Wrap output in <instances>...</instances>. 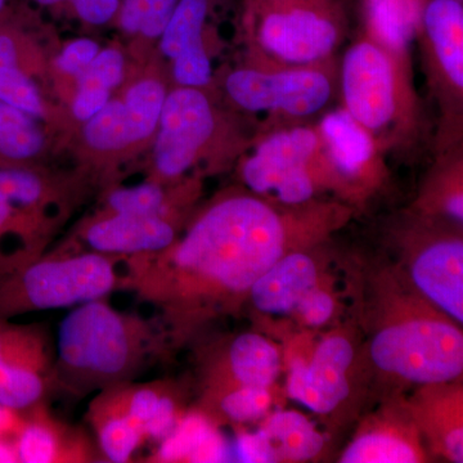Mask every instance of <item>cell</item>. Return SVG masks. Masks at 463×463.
<instances>
[{"label":"cell","mask_w":463,"mask_h":463,"mask_svg":"<svg viewBox=\"0 0 463 463\" xmlns=\"http://www.w3.org/2000/svg\"><path fill=\"white\" fill-rule=\"evenodd\" d=\"M53 392L50 374L32 368L0 365V404L21 413L44 403Z\"/></svg>","instance_id":"obj_31"},{"label":"cell","mask_w":463,"mask_h":463,"mask_svg":"<svg viewBox=\"0 0 463 463\" xmlns=\"http://www.w3.org/2000/svg\"><path fill=\"white\" fill-rule=\"evenodd\" d=\"M50 147L44 123L0 100V167L43 166Z\"/></svg>","instance_id":"obj_21"},{"label":"cell","mask_w":463,"mask_h":463,"mask_svg":"<svg viewBox=\"0 0 463 463\" xmlns=\"http://www.w3.org/2000/svg\"><path fill=\"white\" fill-rule=\"evenodd\" d=\"M94 397L138 423L146 437L164 440L178 425L175 399L163 383H118L100 390Z\"/></svg>","instance_id":"obj_14"},{"label":"cell","mask_w":463,"mask_h":463,"mask_svg":"<svg viewBox=\"0 0 463 463\" xmlns=\"http://www.w3.org/2000/svg\"><path fill=\"white\" fill-rule=\"evenodd\" d=\"M20 420V413L14 412L0 404V438L14 437Z\"/></svg>","instance_id":"obj_41"},{"label":"cell","mask_w":463,"mask_h":463,"mask_svg":"<svg viewBox=\"0 0 463 463\" xmlns=\"http://www.w3.org/2000/svg\"><path fill=\"white\" fill-rule=\"evenodd\" d=\"M371 356L381 370L413 383H447L462 373L463 337L444 322L401 323L379 332Z\"/></svg>","instance_id":"obj_8"},{"label":"cell","mask_w":463,"mask_h":463,"mask_svg":"<svg viewBox=\"0 0 463 463\" xmlns=\"http://www.w3.org/2000/svg\"><path fill=\"white\" fill-rule=\"evenodd\" d=\"M222 112L207 90L167 91L147 166L148 181L176 183L214 154L223 133Z\"/></svg>","instance_id":"obj_7"},{"label":"cell","mask_w":463,"mask_h":463,"mask_svg":"<svg viewBox=\"0 0 463 463\" xmlns=\"http://www.w3.org/2000/svg\"><path fill=\"white\" fill-rule=\"evenodd\" d=\"M14 434L18 461L23 463L94 462L100 458L84 432L54 419L44 403L20 413Z\"/></svg>","instance_id":"obj_13"},{"label":"cell","mask_w":463,"mask_h":463,"mask_svg":"<svg viewBox=\"0 0 463 463\" xmlns=\"http://www.w3.org/2000/svg\"><path fill=\"white\" fill-rule=\"evenodd\" d=\"M317 132L322 149L343 175H359L376 158V137L345 109L328 112Z\"/></svg>","instance_id":"obj_18"},{"label":"cell","mask_w":463,"mask_h":463,"mask_svg":"<svg viewBox=\"0 0 463 463\" xmlns=\"http://www.w3.org/2000/svg\"><path fill=\"white\" fill-rule=\"evenodd\" d=\"M321 149L318 132L312 128L291 127L264 137L243 160L241 173L250 190L276 192L288 205L306 203L315 194L310 163Z\"/></svg>","instance_id":"obj_10"},{"label":"cell","mask_w":463,"mask_h":463,"mask_svg":"<svg viewBox=\"0 0 463 463\" xmlns=\"http://www.w3.org/2000/svg\"><path fill=\"white\" fill-rule=\"evenodd\" d=\"M130 72L127 52L120 45L100 48L67 100L69 116L80 125L90 120L120 90Z\"/></svg>","instance_id":"obj_16"},{"label":"cell","mask_w":463,"mask_h":463,"mask_svg":"<svg viewBox=\"0 0 463 463\" xmlns=\"http://www.w3.org/2000/svg\"><path fill=\"white\" fill-rule=\"evenodd\" d=\"M212 0H179L158 38V51L167 61L207 51L205 27Z\"/></svg>","instance_id":"obj_28"},{"label":"cell","mask_w":463,"mask_h":463,"mask_svg":"<svg viewBox=\"0 0 463 463\" xmlns=\"http://www.w3.org/2000/svg\"><path fill=\"white\" fill-rule=\"evenodd\" d=\"M158 457L161 461L222 462L228 458V448L203 416H190L164 439Z\"/></svg>","instance_id":"obj_27"},{"label":"cell","mask_w":463,"mask_h":463,"mask_svg":"<svg viewBox=\"0 0 463 463\" xmlns=\"http://www.w3.org/2000/svg\"><path fill=\"white\" fill-rule=\"evenodd\" d=\"M54 346L44 326L0 318V365L32 368L52 377Z\"/></svg>","instance_id":"obj_24"},{"label":"cell","mask_w":463,"mask_h":463,"mask_svg":"<svg viewBox=\"0 0 463 463\" xmlns=\"http://www.w3.org/2000/svg\"><path fill=\"white\" fill-rule=\"evenodd\" d=\"M285 240L272 207L231 194L213 201L169 248L124 259L118 289L156 307L176 340L248 291L282 257Z\"/></svg>","instance_id":"obj_1"},{"label":"cell","mask_w":463,"mask_h":463,"mask_svg":"<svg viewBox=\"0 0 463 463\" xmlns=\"http://www.w3.org/2000/svg\"><path fill=\"white\" fill-rule=\"evenodd\" d=\"M298 307L307 325L316 327V326L325 325L330 319L334 313V301L326 292L315 291L312 288L306 297L301 298Z\"/></svg>","instance_id":"obj_40"},{"label":"cell","mask_w":463,"mask_h":463,"mask_svg":"<svg viewBox=\"0 0 463 463\" xmlns=\"http://www.w3.org/2000/svg\"><path fill=\"white\" fill-rule=\"evenodd\" d=\"M91 185L93 181L79 169L0 167V273L43 257Z\"/></svg>","instance_id":"obj_3"},{"label":"cell","mask_w":463,"mask_h":463,"mask_svg":"<svg viewBox=\"0 0 463 463\" xmlns=\"http://www.w3.org/2000/svg\"><path fill=\"white\" fill-rule=\"evenodd\" d=\"M353 356L354 352L349 341L343 337H330L317 347L312 362L346 373L347 368L352 364Z\"/></svg>","instance_id":"obj_38"},{"label":"cell","mask_w":463,"mask_h":463,"mask_svg":"<svg viewBox=\"0 0 463 463\" xmlns=\"http://www.w3.org/2000/svg\"><path fill=\"white\" fill-rule=\"evenodd\" d=\"M448 214L453 216L457 221L462 222L463 219V197L461 192L452 194L447 201Z\"/></svg>","instance_id":"obj_44"},{"label":"cell","mask_w":463,"mask_h":463,"mask_svg":"<svg viewBox=\"0 0 463 463\" xmlns=\"http://www.w3.org/2000/svg\"><path fill=\"white\" fill-rule=\"evenodd\" d=\"M272 403L267 388L242 386L219 392L218 407L222 414L234 422L258 420L267 412Z\"/></svg>","instance_id":"obj_36"},{"label":"cell","mask_w":463,"mask_h":463,"mask_svg":"<svg viewBox=\"0 0 463 463\" xmlns=\"http://www.w3.org/2000/svg\"><path fill=\"white\" fill-rule=\"evenodd\" d=\"M397 56L365 39L346 51L341 69L345 109L373 136L394 123L401 106Z\"/></svg>","instance_id":"obj_11"},{"label":"cell","mask_w":463,"mask_h":463,"mask_svg":"<svg viewBox=\"0 0 463 463\" xmlns=\"http://www.w3.org/2000/svg\"><path fill=\"white\" fill-rule=\"evenodd\" d=\"M0 100L42 123H54L56 120L54 109L43 96L35 79L3 65H0Z\"/></svg>","instance_id":"obj_32"},{"label":"cell","mask_w":463,"mask_h":463,"mask_svg":"<svg viewBox=\"0 0 463 463\" xmlns=\"http://www.w3.org/2000/svg\"><path fill=\"white\" fill-rule=\"evenodd\" d=\"M178 237L179 221L175 219L97 210L76 224L58 248L127 259L156 254Z\"/></svg>","instance_id":"obj_12"},{"label":"cell","mask_w":463,"mask_h":463,"mask_svg":"<svg viewBox=\"0 0 463 463\" xmlns=\"http://www.w3.org/2000/svg\"><path fill=\"white\" fill-rule=\"evenodd\" d=\"M5 7V0H0V14H2L3 9Z\"/></svg>","instance_id":"obj_46"},{"label":"cell","mask_w":463,"mask_h":463,"mask_svg":"<svg viewBox=\"0 0 463 463\" xmlns=\"http://www.w3.org/2000/svg\"><path fill=\"white\" fill-rule=\"evenodd\" d=\"M315 261L304 254L279 258L252 283L250 291L255 307L264 313H288L315 288Z\"/></svg>","instance_id":"obj_17"},{"label":"cell","mask_w":463,"mask_h":463,"mask_svg":"<svg viewBox=\"0 0 463 463\" xmlns=\"http://www.w3.org/2000/svg\"><path fill=\"white\" fill-rule=\"evenodd\" d=\"M102 48L99 42L90 38H76L65 43L60 52L48 63L54 83L61 93L65 94L66 102L71 96L76 81L84 74L88 66Z\"/></svg>","instance_id":"obj_34"},{"label":"cell","mask_w":463,"mask_h":463,"mask_svg":"<svg viewBox=\"0 0 463 463\" xmlns=\"http://www.w3.org/2000/svg\"><path fill=\"white\" fill-rule=\"evenodd\" d=\"M419 461L410 443L386 432L356 439L341 457L344 463H411Z\"/></svg>","instance_id":"obj_33"},{"label":"cell","mask_w":463,"mask_h":463,"mask_svg":"<svg viewBox=\"0 0 463 463\" xmlns=\"http://www.w3.org/2000/svg\"><path fill=\"white\" fill-rule=\"evenodd\" d=\"M446 448L448 455L456 462L463 461V434L462 429H455L448 432L446 438Z\"/></svg>","instance_id":"obj_42"},{"label":"cell","mask_w":463,"mask_h":463,"mask_svg":"<svg viewBox=\"0 0 463 463\" xmlns=\"http://www.w3.org/2000/svg\"><path fill=\"white\" fill-rule=\"evenodd\" d=\"M270 441L279 443L277 456L292 461L315 458L325 446V438L312 422L298 412H277L268 419L263 429Z\"/></svg>","instance_id":"obj_29"},{"label":"cell","mask_w":463,"mask_h":463,"mask_svg":"<svg viewBox=\"0 0 463 463\" xmlns=\"http://www.w3.org/2000/svg\"><path fill=\"white\" fill-rule=\"evenodd\" d=\"M0 462H20L14 437L0 438Z\"/></svg>","instance_id":"obj_43"},{"label":"cell","mask_w":463,"mask_h":463,"mask_svg":"<svg viewBox=\"0 0 463 463\" xmlns=\"http://www.w3.org/2000/svg\"><path fill=\"white\" fill-rule=\"evenodd\" d=\"M413 281L432 303L463 322V245L461 241L435 243L417 257Z\"/></svg>","instance_id":"obj_15"},{"label":"cell","mask_w":463,"mask_h":463,"mask_svg":"<svg viewBox=\"0 0 463 463\" xmlns=\"http://www.w3.org/2000/svg\"><path fill=\"white\" fill-rule=\"evenodd\" d=\"M39 5L43 7H54V5H63V3H69L70 0H35Z\"/></svg>","instance_id":"obj_45"},{"label":"cell","mask_w":463,"mask_h":463,"mask_svg":"<svg viewBox=\"0 0 463 463\" xmlns=\"http://www.w3.org/2000/svg\"><path fill=\"white\" fill-rule=\"evenodd\" d=\"M289 397L317 413L334 411L349 394L345 373L312 362H295L288 377Z\"/></svg>","instance_id":"obj_25"},{"label":"cell","mask_w":463,"mask_h":463,"mask_svg":"<svg viewBox=\"0 0 463 463\" xmlns=\"http://www.w3.org/2000/svg\"><path fill=\"white\" fill-rule=\"evenodd\" d=\"M169 90L166 76L154 63L130 69L106 106L79 125V170L102 190L115 184L118 167L151 148Z\"/></svg>","instance_id":"obj_4"},{"label":"cell","mask_w":463,"mask_h":463,"mask_svg":"<svg viewBox=\"0 0 463 463\" xmlns=\"http://www.w3.org/2000/svg\"><path fill=\"white\" fill-rule=\"evenodd\" d=\"M191 188L176 183L145 181L134 185L118 183L102 190L99 212L118 213L179 221L183 201L190 196Z\"/></svg>","instance_id":"obj_19"},{"label":"cell","mask_w":463,"mask_h":463,"mask_svg":"<svg viewBox=\"0 0 463 463\" xmlns=\"http://www.w3.org/2000/svg\"><path fill=\"white\" fill-rule=\"evenodd\" d=\"M179 0H120L118 25L137 42L149 44L158 41Z\"/></svg>","instance_id":"obj_30"},{"label":"cell","mask_w":463,"mask_h":463,"mask_svg":"<svg viewBox=\"0 0 463 463\" xmlns=\"http://www.w3.org/2000/svg\"><path fill=\"white\" fill-rule=\"evenodd\" d=\"M250 21L258 50L288 67L322 62L343 38L330 0H251Z\"/></svg>","instance_id":"obj_6"},{"label":"cell","mask_w":463,"mask_h":463,"mask_svg":"<svg viewBox=\"0 0 463 463\" xmlns=\"http://www.w3.org/2000/svg\"><path fill=\"white\" fill-rule=\"evenodd\" d=\"M123 260L58 246L50 249L36 260L0 273V318L71 309L108 298L120 286Z\"/></svg>","instance_id":"obj_5"},{"label":"cell","mask_w":463,"mask_h":463,"mask_svg":"<svg viewBox=\"0 0 463 463\" xmlns=\"http://www.w3.org/2000/svg\"><path fill=\"white\" fill-rule=\"evenodd\" d=\"M373 41L390 53H404L421 23L420 0H365Z\"/></svg>","instance_id":"obj_23"},{"label":"cell","mask_w":463,"mask_h":463,"mask_svg":"<svg viewBox=\"0 0 463 463\" xmlns=\"http://www.w3.org/2000/svg\"><path fill=\"white\" fill-rule=\"evenodd\" d=\"M79 20L90 26H105L118 16L120 0H70Z\"/></svg>","instance_id":"obj_37"},{"label":"cell","mask_w":463,"mask_h":463,"mask_svg":"<svg viewBox=\"0 0 463 463\" xmlns=\"http://www.w3.org/2000/svg\"><path fill=\"white\" fill-rule=\"evenodd\" d=\"M227 364L239 385L268 388L279 376V355L260 335L243 334L228 347Z\"/></svg>","instance_id":"obj_26"},{"label":"cell","mask_w":463,"mask_h":463,"mask_svg":"<svg viewBox=\"0 0 463 463\" xmlns=\"http://www.w3.org/2000/svg\"><path fill=\"white\" fill-rule=\"evenodd\" d=\"M165 345L158 319L120 312L106 298L71 307L58 326L53 392L84 398L136 381Z\"/></svg>","instance_id":"obj_2"},{"label":"cell","mask_w":463,"mask_h":463,"mask_svg":"<svg viewBox=\"0 0 463 463\" xmlns=\"http://www.w3.org/2000/svg\"><path fill=\"white\" fill-rule=\"evenodd\" d=\"M224 90L243 111L307 118L318 114L330 102L332 81L316 66L240 67L225 76Z\"/></svg>","instance_id":"obj_9"},{"label":"cell","mask_w":463,"mask_h":463,"mask_svg":"<svg viewBox=\"0 0 463 463\" xmlns=\"http://www.w3.org/2000/svg\"><path fill=\"white\" fill-rule=\"evenodd\" d=\"M421 24L441 71L456 90L463 88V5L461 0H431Z\"/></svg>","instance_id":"obj_20"},{"label":"cell","mask_w":463,"mask_h":463,"mask_svg":"<svg viewBox=\"0 0 463 463\" xmlns=\"http://www.w3.org/2000/svg\"><path fill=\"white\" fill-rule=\"evenodd\" d=\"M237 456L242 462L277 461L276 448L264 430L241 435L237 441Z\"/></svg>","instance_id":"obj_39"},{"label":"cell","mask_w":463,"mask_h":463,"mask_svg":"<svg viewBox=\"0 0 463 463\" xmlns=\"http://www.w3.org/2000/svg\"><path fill=\"white\" fill-rule=\"evenodd\" d=\"M87 420L96 434L97 449L103 461H132L134 453L147 440L138 423L99 398L91 399Z\"/></svg>","instance_id":"obj_22"},{"label":"cell","mask_w":463,"mask_h":463,"mask_svg":"<svg viewBox=\"0 0 463 463\" xmlns=\"http://www.w3.org/2000/svg\"><path fill=\"white\" fill-rule=\"evenodd\" d=\"M0 65L18 70L30 78L35 79L48 71L38 45L21 33L16 27L0 23Z\"/></svg>","instance_id":"obj_35"}]
</instances>
